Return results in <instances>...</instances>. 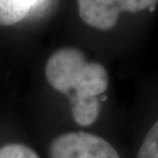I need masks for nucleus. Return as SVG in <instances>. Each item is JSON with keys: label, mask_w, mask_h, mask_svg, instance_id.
Here are the masks:
<instances>
[{"label": "nucleus", "mask_w": 158, "mask_h": 158, "mask_svg": "<svg viewBox=\"0 0 158 158\" xmlns=\"http://www.w3.org/2000/svg\"><path fill=\"white\" fill-rule=\"evenodd\" d=\"M45 74L52 88L68 96L74 121L82 127L93 124L100 115V96L109 85L107 69L88 62L77 48L64 47L49 56Z\"/></svg>", "instance_id": "1"}, {"label": "nucleus", "mask_w": 158, "mask_h": 158, "mask_svg": "<svg viewBox=\"0 0 158 158\" xmlns=\"http://www.w3.org/2000/svg\"><path fill=\"white\" fill-rule=\"evenodd\" d=\"M49 158H119V156L104 138L76 131L54 138L49 145Z\"/></svg>", "instance_id": "2"}, {"label": "nucleus", "mask_w": 158, "mask_h": 158, "mask_svg": "<svg viewBox=\"0 0 158 158\" xmlns=\"http://www.w3.org/2000/svg\"><path fill=\"white\" fill-rule=\"evenodd\" d=\"M80 18L93 28L108 31L116 26L119 14L129 12L128 0H77Z\"/></svg>", "instance_id": "3"}, {"label": "nucleus", "mask_w": 158, "mask_h": 158, "mask_svg": "<svg viewBox=\"0 0 158 158\" xmlns=\"http://www.w3.org/2000/svg\"><path fill=\"white\" fill-rule=\"evenodd\" d=\"M45 0H0V26H12L44 5Z\"/></svg>", "instance_id": "4"}, {"label": "nucleus", "mask_w": 158, "mask_h": 158, "mask_svg": "<svg viewBox=\"0 0 158 158\" xmlns=\"http://www.w3.org/2000/svg\"><path fill=\"white\" fill-rule=\"evenodd\" d=\"M137 158H158V121L145 136Z\"/></svg>", "instance_id": "5"}, {"label": "nucleus", "mask_w": 158, "mask_h": 158, "mask_svg": "<svg viewBox=\"0 0 158 158\" xmlns=\"http://www.w3.org/2000/svg\"><path fill=\"white\" fill-rule=\"evenodd\" d=\"M0 158H39V156L27 145L12 143L0 148Z\"/></svg>", "instance_id": "6"}]
</instances>
